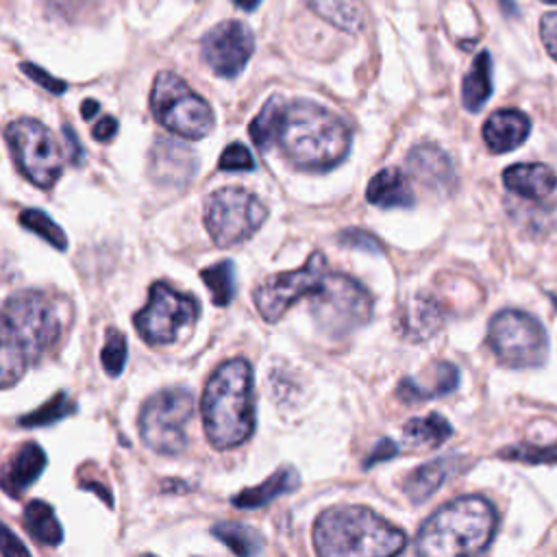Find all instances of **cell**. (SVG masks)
I'll return each mask as SVG.
<instances>
[{"label": "cell", "mask_w": 557, "mask_h": 557, "mask_svg": "<svg viewBox=\"0 0 557 557\" xmlns=\"http://www.w3.org/2000/svg\"><path fill=\"white\" fill-rule=\"evenodd\" d=\"M2 535H4V540H2V548H0V550H2L4 557H13V555H17V553H20V555H28V548H26L24 544H20V542L15 540V535H13L7 527L2 529Z\"/></svg>", "instance_id": "obj_44"}, {"label": "cell", "mask_w": 557, "mask_h": 557, "mask_svg": "<svg viewBox=\"0 0 557 557\" xmlns=\"http://www.w3.org/2000/svg\"><path fill=\"white\" fill-rule=\"evenodd\" d=\"M239 9H246V11H255L259 7L261 0H233Z\"/></svg>", "instance_id": "obj_46"}, {"label": "cell", "mask_w": 557, "mask_h": 557, "mask_svg": "<svg viewBox=\"0 0 557 557\" xmlns=\"http://www.w3.org/2000/svg\"><path fill=\"white\" fill-rule=\"evenodd\" d=\"M4 137L20 172L33 185L50 189L63 170V154L52 131L33 117H20L4 128Z\"/></svg>", "instance_id": "obj_10"}, {"label": "cell", "mask_w": 557, "mask_h": 557, "mask_svg": "<svg viewBox=\"0 0 557 557\" xmlns=\"http://www.w3.org/2000/svg\"><path fill=\"white\" fill-rule=\"evenodd\" d=\"M126 337L117 331V329H109L107 331V339L100 352V361L102 368L109 376H117L124 370L126 363Z\"/></svg>", "instance_id": "obj_35"}, {"label": "cell", "mask_w": 557, "mask_h": 557, "mask_svg": "<svg viewBox=\"0 0 557 557\" xmlns=\"http://www.w3.org/2000/svg\"><path fill=\"white\" fill-rule=\"evenodd\" d=\"M496 533V511L481 496H461L440 507L418 531L420 555H479Z\"/></svg>", "instance_id": "obj_5"}, {"label": "cell", "mask_w": 557, "mask_h": 557, "mask_svg": "<svg viewBox=\"0 0 557 557\" xmlns=\"http://www.w3.org/2000/svg\"><path fill=\"white\" fill-rule=\"evenodd\" d=\"M498 457L509 461H522V463H557V442L550 446H535V444L507 446L498 453Z\"/></svg>", "instance_id": "obj_34"}, {"label": "cell", "mask_w": 557, "mask_h": 557, "mask_svg": "<svg viewBox=\"0 0 557 557\" xmlns=\"http://www.w3.org/2000/svg\"><path fill=\"white\" fill-rule=\"evenodd\" d=\"M442 322L444 311L429 294L411 296L398 311V333L409 342H424L433 337Z\"/></svg>", "instance_id": "obj_17"}, {"label": "cell", "mask_w": 557, "mask_h": 557, "mask_svg": "<svg viewBox=\"0 0 557 557\" xmlns=\"http://www.w3.org/2000/svg\"><path fill=\"white\" fill-rule=\"evenodd\" d=\"M211 533L226 544L235 555H257L263 548V540L261 535L239 522H218Z\"/></svg>", "instance_id": "obj_30"}, {"label": "cell", "mask_w": 557, "mask_h": 557, "mask_svg": "<svg viewBox=\"0 0 557 557\" xmlns=\"http://www.w3.org/2000/svg\"><path fill=\"white\" fill-rule=\"evenodd\" d=\"M268 218L265 205L250 191L224 187L205 202V226L215 246H235L255 235Z\"/></svg>", "instance_id": "obj_11"}, {"label": "cell", "mask_w": 557, "mask_h": 557, "mask_svg": "<svg viewBox=\"0 0 557 557\" xmlns=\"http://www.w3.org/2000/svg\"><path fill=\"white\" fill-rule=\"evenodd\" d=\"M311 315L324 335L337 339L370 320L372 296L346 274H326L311 294Z\"/></svg>", "instance_id": "obj_7"}, {"label": "cell", "mask_w": 557, "mask_h": 557, "mask_svg": "<svg viewBox=\"0 0 557 557\" xmlns=\"http://www.w3.org/2000/svg\"><path fill=\"white\" fill-rule=\"evenodd\" d=\"M298 481H300L298 472L292 466H285V468H278L276 472H272L263 483H259L255 487H246L239 494H235L231 498V503L239 509L265 507L274 498L294 492L298 487Z\"/></svg>", "instance_id": "obj_23"}, {"label": "cell", "mask_w": 557, "mask_h": 557, "mask_svg": "<svg viewBox=\"0 0 557 557\" xmlns=\"http://www.w3.org/2000/svg\"><path fill=\"white\" fill-rule=\"evenodd\" d=\"M274 146L298 170L326 172L344 161L350 131L342 117L311 100H281Z\"/></svg>", "instance_id": "obj_1"}, {"label": "cell", "mask_w": 557, "mask_h": 557, "mask_svg": "<svg viewBox=\"0 0 557 557\" xmlns=\"http://www.w3.org/2000/svg\"><path fill=\"white\" fill-rule=\"evenodd\" d=\"M394 455H398V446L392 442V440H381L374 448H372V453H370V457L363 461V468H372L374 463H379V461H385V459H392Z\"/></svg>", "instance_id": "obj_41"}, {"label": "cell", "mask_w": 557, "mask_h": 557, "mask_svg": "<svg viewBox=\"0 0 557 557\" xmlns=\"http://www.w3.org/2000/svg\"><path fill=\"white\" fill-rule=\"evenodd\" d=\"M366 198L370 205L383 209H409L416 205V196L407 176L396 168H385L376 172L368 183Z\"/></svg>", "instance_id": "obj_21"}, {"label": "cell", "mask_w": 557, "mask_h": 557, "mask_svg": "<svg viewBox=\"0 0 557 557\" xmlns=\"http://www.w3.org/2000/svg\"><path fill=\"white\" fill-rule=\"evenodd\" d=\"M459 383V370L448 363L440 361L431 370H426L422 376H407L398 385V396L405 403H416V400H429L435 396L450 394Z\"/></svg>", "instance_id": "obj_19"}, {"label": "cell", "mask_w": 557, "mask_h": 557, "mask_svg": "<svg viewBox=\"0 0 557 557\" xmlns=\"http://www.w3.org/2000/svg\"><path fill=\"white\" fill-rule=\"evenodd\" d=\"M544 2H550V4H557V0H544Z\"/></svg>", "instance_id": "obj_47"}, {"label": "cell", "mask_w": 557, "mask_h": 557, "mask_svg": "<svg viewBox=\"0 0 557 557\" xmlns=\"http://www.w3.org/2000/svg\"><path fill=\"white\" fill-rule=\"evenodd\" d=\"M26 533L46 546H59L63 542V529L54 516V509L44 500H30L22 513Z\"/></svg>", "instance_id": "obj_27"}, {"label": "cell", "mask_w": 557, "mask_h": 557, "mask_svg": "<svg viewBox=\"0 0 557 557\" xmlns=\"http://www.w3.org/2000/svg\"><path fill=\"white\" fill-rule=\"evenodd\" d=\"M459 459L457 457H440L433 459L420 468H416L407 479H405V494L409 496L411 503H424L426 498H431L440 485L453 476V472L457 470Z\"/></svg>", "instance_id": "obj_24"}, {"label": "cell", "mask_w": 557, "mask_h": 557, "mask_svg": "<svg viewBox=\"0 0 557 557\" xmlns=\"http://www.w3.org/2000/svg\"><path fill=\"white\" fill-rule=\"evenodd\" d=\"M74 411H76V405L72 403V398L67 394L59 392L50 400H46L39 409L22 416L20 424L22 426H46V424H52V422H59V420L67 418Z\"/></svg>", "instance_id": "obj_32"}, {"label": "cell", "mask_w": 557, "mask_h": 557, "mask_svg": "<svg viewBox=\"0 0 557 557\" xmlns=\"http://www.w3.org/2000/svg\"><path fill=\"white\" fill-rule=\"evenodd\" d=\"M200 313L196 298L176 292L168 283H152L148 305L135 313V329L144 342L152 346L172 344L178 331L191 326Z\"/></svg>", "instance_id": "obj_12"}, {"label": "cell", "mask_w": 557, "mask_h": 557, "mask_svg": "<svg viewBox=\"0 0 557 557\" xmlns=\"http://www.w3.org/2000/svg\"><path fill=\"white\" fill-rule=\"evenodd\" d=\"M200 278L207 285V289L211 294V300L218 307H226L233 300L235 287H237L233 261L226 259V261H218V263H213L209 268H202L200 270Z\"/></svg>", "instance_id": "obj_29"}, {"label": "cell", "mask_w": 557, "mask_h": 557, "mask_svg": "<svg viewBox=\"0 0 557 557\" xmlns=\"http://www.w3.org/2000/svg\"><path fill=\"white\" fill-rule=\"evenodd\" d=\"M2 350L0 383L11 387L30 363L57 342L61 322L52 302L39 292H20L7 298L0 315Z\"/></svg>", "instance_id": "obj_3"}, {"label": "cell", "mask_w": 557, "mask_h": 557, "mask_svg": "<svg viewBox=\"0 0 557 557\" xmlns=\"http://www.w3.org/2000/svg\"><path fill=\"white\" fill-rule=\"evenodd\" d=\"M115 133H117V120H115L113 115H104V117H102L100 122H96L94 128H91V135H94V139H98V141H109V139L115 137Z\"/></svg>", "instance_id": "obj_43"}, {"label": "cell", "mask_w": 557, "mask_h": 557, "mask_svg": "<svg viewBox=\"0 0 557 557\" xmlns=\"http://www.w3.org/2000/svg\"><path fill=\"white\" fill-rule=\"evenodd\" d=\"M202 424L211 446H239L255 431V381L246 359H228L207 379L200 398Z\"/></svg>", "instance_id": "obj_2"}, {"label": "cell", "mask_w": 557, "mask_h": 557, "mask_svg": "<svg viewBox=\"0 0 557 557\" xmlns=\"http://www.w3.org/2000/svg\"><path fill=\"white\" fill-rule=\"evenodd\" d=\"M61 131H63V139H65V148H67V159H70V163H81L85 150H83V146H81V141H78V137H76V133H74V128L67 126V124H63Z\"/></svg>", "instance_id": "obj_42"}, {"label": "cell", "mask_w": 557, "mask_h": 557, "mask_svg": "<svg viewBox=\"0 0 557 557\" xmlns=\"http://www.w3.org/2000/svg\"><path fill=\"white\" fill-rule=\"evenodd\" d=\"M503 183L518 196L540 200L553 194L557 187V176L544 163H516L503 172Z\"/></svg>", "instance_id": "obj_22"}, {"label": "cell", "mask_w": 557, "mask_h": 557, "mask_svg": "<svg viewBox=\"0 0 557 557\" xmlns=\"http://www.w3.org/2000/svg\"><path fill=\"white\" fill-rule=\"evenodd\" d=\"M218 168L226 170V172H244V170L255 168V159H252V152L244 144L235 141L222 150V154L218 159Z\"/></svg>", "instance_id": "obj_36"}, {"label": "cell", "mask_w": 557, "mask_h": 557, "mask_svg": "<svg viewBox=\"0 0 557 557\" xmlns=\"http://www.w3.org/2000/svg\"><path fill=\"white\" fill-rule=\"evenodd\" d=\"M98 109H100V104H98V100H85L83 104H81V115L85 117V120H91L96 113H98Z\"/></svg>", "instance_id": "obj_45"}, {"label": "cell", "mask_w": 557, "mask_h": 557, "mask_svg": "<svg viewBox=\"0 0 557 557\" xmlns=\"http://www.w3.org/2000/svg\"><path fill=\"white\" fill-rule=\"evenodd\" d=\"M407 170L431 191L446 194L455 187V168L448 154L435 144H418L407 154Z\"/></svg>", "instance_id": "obj_16"}, {"label": "cell", "mask_w": 557, "mask_h": 557, "mask_svg": "<svg viewBox=\"0 0 557 557\" xmlns=\"http://www.w3.org/2000/svg\"><path fill=\"white\" fill-rule=\"evenodd\" d=\"M20 224L59 250L67 246V235L63 233V228L41 209H24L20 213Z\"/></svg>", "instance_id": "obj_31"}, {"label": "cell", "mask_w": 557, "mask_h": 557, "mask_svg": "<svg viewBox=\"0 0 557 557\" xmlns=\"http://www.w3.org/2000/svg\"><path fill=\"white\" fill-rule=\"evenodd\" d=\"M52 11L61 13L63 17H74L78 13H85L91 9L98 0H44Z\"/></svg>", "instance_id": "obj_40"}, {"label": "cell", "mask_w": 557, "mask_h": 557, "mask_svg": "<svg viewBox=\"0 0 557 557\" xmlns=\"http://www.w3.org/2000/svg\"><path fill=\"white\" fill-rule=\"evenodd\" d=\"M255 52V35L248 24L226 20L213 26L200 41L202 61L222 78L237 76Z\"/></svg>", "instance_id": "obj_14"}, {"label": "cell", "mask_w": 557, "mask_h": 557, "mask_svg": "<svg viewBox=\"0 0 557 557\" xmlns=\"http://www.w3.org/2000/svg\"><path fill=\"white\" fill-rule=\"evenodd\" d=\"M150 111L161 126L183 139H200L213 128V111L181 76L159 72L150 89Z\"/></svg>", "instance_id": "obj_6"}, {"label": "cell", "mask_w": 557, "mask_h": 557, "mask_svg": "<svg viewBox=\"0 0 557 557\" xmlns=\"http://www.w3.org/2000/svg\"><path fill=\"white\" fill-rule=\"evenodd\" d=\"M281 100L278 96L270 98L263 109L255 115V120L250 122V137L255 141L257 148L268 150L270 146H274V133H276V120H278V109H281Z\"/></svg>", "instance_id": "obj_33"}, {"label": "cell", "mask_w": 557, "mask_h": 557, "mask_svg": "<svg viewBox=\"0 0 557 557\" xmlns=\"http://www.w3.org/2000/svg\"><path fill=\"white\" fill-rule=\"evenodd\" d=\"M339 242L342 246H348V248H359V250H368V252H381V242L361 231V228H346L339 233Z\"/></svg>", "instance_id": "obj_37"}, {"label": "cell", "mask_w": 557, "mask_h": 557, "mask_svg": "<svg viewBox=\"0 0 557 557\" xmlns=\"http://www.w3.org/2000/svg\"><path fill=\"white\" fill-rule=\"evenodd\" d=\"M148 172L159 185L181 187L196 172V154L174 139L157 137L148 154Z\"/></svg>", "instance_id": "obj_15"}, {"label": "cell", "mask_w": 557, "mask_h": 557, "mask_svg": "<svg viewBox=\"0 0 557 557\" xmlns=\"http://www.w3.org/2000/svg\"><path fill=\"white\" fill-rule=\"evenodd\" d=\"M309 9L344 33H359L366 24L363 7L357 0H307Z\"/></svg>", "instance_id": "obj_26"}, {"label": "cell", "mask_w": 557, "mask_h": 557, "mask_svg": "<svg viewBox=\"0 0 557 557\" xmlns=\"http://www.w3.org/2000/svg\"><path fill=\"white\" fill-rule=\"evenodd\" d=\"M326 276V259L322 252H311L302 268L272 274L255 285L252 302L257 311L268 320L276 322L289 305L302 296H311Z\"/></svg>", "instance_id": "obj_13"}, {"label": "cell", "mask_w": 557, "mask_h": 557, "mask_svg": "<svg viewBox=\"0 0 557 557\" xmlns=\"http://www.w3.org/2000/svg\"><path fill=\"white\" fill-rule=\"evenodd\" d=\"M487 344L496 359L509 368H535L548 355V337L542 322L513 309H505L490 320Z\"/></svg>", "instance_id": "obj_9"}, {"label": "cell", "mask_w": 557, "mask_h": 557, "mask_svg": "<svg viewBox=\"0 0 557 557\" xmlns=\"http://www.w3.org/2000/svg\"><path fill=\"white\" fill-rule=\"evenodd\" d=\"M405 533L368 507L337 505L313 524V546L324 557H381L405 548Z\"/></svg>", "instance_id": "obj_4"}, {"label": "cell", "mask_w": 557, "mask_h": 557, "mask_svg": "<svg viewBox=\"0 0 557 557\" xmlns=\"http://www.w3.org/2000/svg\"><path fill=\"white\" fill-rule=\"evenodd\" d=\"M403 433H405V440L413 446L437 448L440 444H444L450 437L453 426L448 424V420L444 416L429 413V416L411 418L409 422H405Z\"/></svg>", "instance_id": "obj_28"}, {"label": "cell", "mask_w": 557, "mask_h": 557, "mask_svg": "<svg viewBox=\"0 0 557 557\" xmlns=\"http://www.w3.org/2000/svg\"><path fill=\"white\" fill-rule=\"evenodd\" d=\"M194 394L185 387H168L150 396L139 411L144 444L163 455H181L187 448V424L194 416Z\"/></svg>", "instance_id": "obj_8"}, {"label": "cell", "mask_w": 557, "mask_h": 557, "mask_svg": "<svg viewBox=\"0 0 557 557\" xmlns=\"http://www.w3.org/2000/svg\"><path fill=\"white\" fill-rule=\"evenodd\" d=\"M492 96V57L487 50L479 52L463 76L461 102L468 111H479Z\"/></svg>", "instance_id": "obj_25"}, {"label": "cell", "mask_w": 557, "mask_h": 557, "mask_svg": "<svg viewBox=\"0 0 557 557\" xmlns=\"http://www.w3.org/2000/svg\"><path fill=\"white\" fill-rule=\"evenodd\" d=\"M20 67H22V72H24L30 81H35V83H37L39 87H44L46 91L63 94V91L67 89V85H65L61 78H54L52 74H48L46 70H41V67L35 65V63H22Z\"/></svg>", "instance_id": "obj_38"}, {"label": "cell", "mask_w": 557, "mask_h": 557, "mask_svg": "<svg viewBox=\"0 0 557 557\" xmlns=\"http://www.w3.org/2000/svg\"><path fill=\"white\" fill-rule=\"evenodd\" d=\"M531 133V120L518 109H500L483 124L485 146L500 154L518 148Z\"/></svg>", "instance_id": "obj_18"}, {"label": "cell", "mask_w": 557, "mask_h": 557, "mask_svg": "<svg viewBox=\"0 0 557 557\" xmlns=\"http://www.w3.org/2000/svg\"><path fill=\"white\" fill-rule=\"evenodd\" d=\"M46 468V453L41 450L39 444L26 442L22 444L13 457L4 463L2 472V487L7 494L17 496L24 490L30 487V483L41 474Z\"/></svg>", "instance_id": "obj_20"}, {"label": "cell", "mask_w": 557, "mask_h": 557, "mask_svg": "<svg viewBox=\"0 0 557 557\" xmlns=\"http://www.w3.org/2000/svg\"><path fill=\"white\" fill-rule=\"evenodd\" d=\"M540 35L548 54L557 61V11H550L540 22Z\"/></svg>", "instance_id": "obj_39"}]
</instances>
